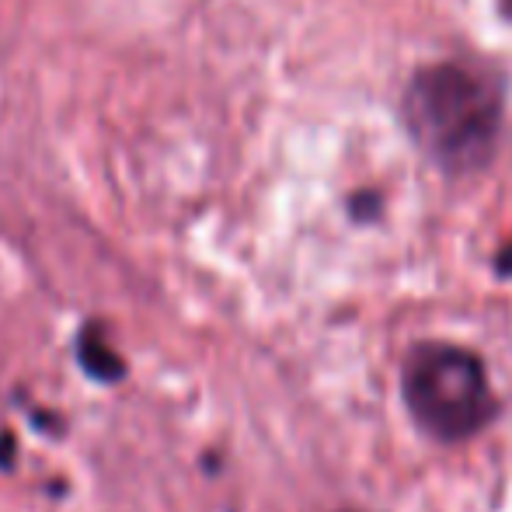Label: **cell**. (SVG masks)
I'll list each match as a JSON object with an SVG mask.
<instances>
[{
  "label": "cell",
  "instance_id": "obj_1",
  "mask_svg": "<svg viewBox=\"0 0 512 512\" xmlns=\"http://www.w3.org/2000/svg\"><path fill=\"white\" fill-rule=\"evenodd\" d=\"M506 84L481 63L439 60L411 74L401 119L411 140L446 175H471L488 168L502 133Z\"/></svg>",
  "mask_w": 512,
  "mask_h": 512
},
{
  "label": "cell",
  "instance_id": "obj_2",
  "mask_svg": "<svg viewBox=\"0 0 512 512\" xmlns=\"http://www.w3.org/2000/svg\"><path fill=\"white\" fill-rule=\"evenodd\" d=\"M401 398L425 436L471 439L499 415V398L481 356L450 342H422L401 363Z\"/></svg>",
  "mask_w": 512,
  "mask_h": 512
},
{
  "label": "cell",
  "instance_id": "obj_3",
  "mask_svg": "<svg viewBox=\"0 0 512 512\" xmlns=\"http://www.w3.org/2000/svg\"><path fill=\"white\" fill-rule=\"evenodd\" d=\"M77 359H81L84 373H91L95 380H105V384H115V380L126 373V363L119 359V352L108 345L105 328L98 321H91L88 328L77 338Z\"/></svg>",
  "mask_w": 512,
  "mask_h": 512
},
{
  "label": "cell",
  "instance_id": "obj_4",
  "mask_svg": "<svg viewBox=\"0 0 512 512\" xmlns=\"http://www.w3.org/2000/svg\"><path fill=\"white\" fill-rule=\"evenodd\" d=\"M380 209H384V199H380V192H370V189L352 192V199H349V216H352L356 223L377 220Z\"/></svg>",
  "mask_w": 512,
  "mask_h": 512
},
{
  "label": "cell",
  "instance_id": "obj_5",
  "mask_svg": "<svg viewBox=\"0 0 512 512\" xmlns=\"http://www.w3.org/2000/svg\"><path fill=\"white\" fill-rule=\"evenodd\" d=\"M495 272H499V276H512V241L499 251V258H495Z\"/></svg>",
  "mask_w": 512,
  "mask_h": 512
},
{
  "label": "cell",
  "instance_id": "obj_6",
  "mask_svg": "<svg viewBox=\"0 0 512 512\" xmlns=\"http://www.w3.org/2000/svg\"><path fill=\"white\" fill-rule=\"evenodd\" d=\"M11 450H14L11 436H4V439H0V464H4V460H11Z\"/></svg>",
  "mask_w": 512,
  "mask_h": 512
},
{
  "label": "cell",
  "instance_id": "obj_7",
  "mask_svg": "<svg viewBox=\"0 0 512 512\" xmlns=\"http://www.w3.org/2000/svg\"><path fill=\"white\" fill-rule=\"evenodd\" d=\"M499 7H502V14H506V18H512V0H499Z\"/></svg>",
  "mask_w": 512,
  "mask_h": 512
}]
</instances>
